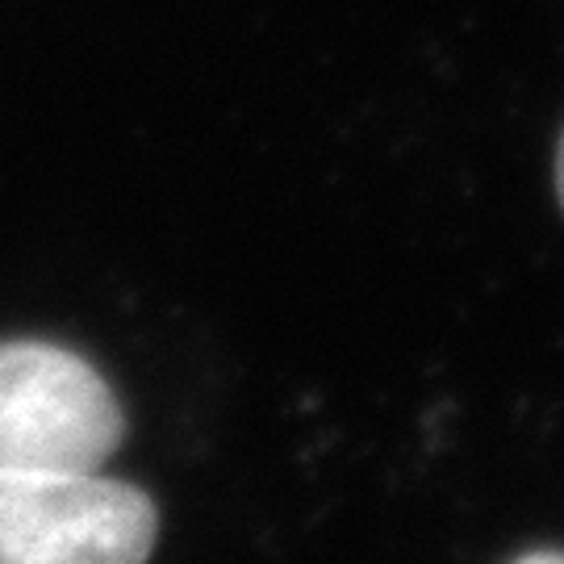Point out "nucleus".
Here are the masks:
<instances>
[{
    "mask_svg": "<svg viewBox=\"0 0 564 564\" xmlns=\"http://www.w3.org/2000/svg\"><path fill=\"white\" fill-rule=\"evenodd\" d=\"M552 181H556V202L564 209V130L561 139H556V163H552Z\"/></svg>",
    "mask_w": 564,
    "mask_h": 564,
    "instance_id": "obj_3",
    "label": "nucleus"
},
{
    "mask_svg": "<svg viewBox=\"0 0 564 564\" xmlns=\"http://www.w3.org/2000/svg\"><path fill=\"white\" fill-rule=\"evenodd\" d=\"M126 440L113 389L59 343H0V468H101Z\"/></svg>",
    "mask_w": 564,
    "mask_h": 564,
    "instance_id": "obj_2",
    "label": "nucleus"
},
{
    "mask_svg": "<svg viewBox=\"0 0 564 564\" xmlns=\"http://www.w3.org/2000/svg\"><path fill=\"white\" fill-rule=\"evenodd\" d=\"M155 502L97 468H0V564H142Z\"/></svg>",
    "mask_w": 564,
    "mask_h": 564,
    "instance_id": "obj_1",
    "label": "nucleus"
}]
</instances>
